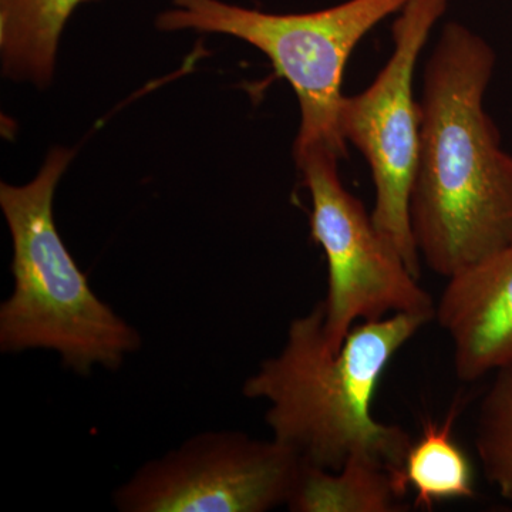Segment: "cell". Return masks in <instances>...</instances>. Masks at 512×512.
<instances>
[{"mask_svg": "<svg viewBox=\"0 0 512 512\" xmlns=\"http://www.w3.org/2000/svg\"><path fill=\"white\" fill-rule=\"evenodd\" d=\"M429 313H396L353 326L338 350L325 333L323 303L292 320L285 345L244 383L245 397L269 403L272 439L303 463L335 471L367 456L402 470L412 436L375 419L373 400L384 370L427 323Z\"/></svg>", "mask_w": 512, "mask_h": 512, "instance_id": "2", "label": "cell"}, {"mask_svg": "<svg viewBox=\"0 0 512 512\" xmlns=\"http://www.w3.org/2000/svg\"><path fill=\"white\" fill-rule=\"evenodd\" d=\"M434 319L464 383L512 367V241L447 279Z\"/></svg>", "mask_w": 512, "mask_h": 512, "instance_id": "8", "label": "cell"}, {"mask_svg": "<svg viewBox=\"0 0 512 512\" xmlns=\"http://www.w3.org/2000/svg\"><path fill=\"white\" fill-rule=\"evenodd\" d=\"M73 157L53 148L29 184L0 185L15 282L0 305V350H53L66 369L86 376L94 366L119 370L141 336L94 293L57 231L53 201Z\"/></svg>", "mask_w": 512, "mask_h": 512, "instance_id": "3", "label": "cell"}, {"mask_svg": "<svg viewBox=\"0 0 512 512\" xmlns=\"http://www.w3.org/2000/svg\"><path fill=\"white\" fill-rule=\"evenodd\" d=\"M409 0H346L309 13L276 15L221 0H171L157 28L165 32L220 33L256 47L291 84L301 109L293 151L328 147L343 158L348 144L339 131L346 64L363 37Z\"/></svg>", "mask_w": 512, "mask_h": 512, "instance_id": "4", "label": "cell"}, {"mask_svg": "<svg viewBox=\"0 0 512 512\" xmlns=\"http://www.w3.org/2000/svg\"><path fill=\"white\" fill-rule=\"evenodd\" d=\"M478 460L488 483L512 501V367L495 372L478 413Z\"/></svg>", "mask_w": 512, "mask_h": 512, "instance_id": "12", "label": "cell"}, {"mask_svg": "<svg viewBox=\"0 0 512 512\" xmlns=\"http://www.w3.org/2000/svg\"><path fill=\"white\" fill-rule=\"evenodd\" d=\"M495 63L484 37L448 22L424 67L410 221L447 279L512 241V154L484 107Z\"/></svg>", "mask_w": 512, "mask_h": 512, "instance_id": "1", "label": "cell"}, {"mask_svg": "<svg viewBox=\"0 0 512 512\" xmlns=\"http://www.w3.org/2000/svg\"><path fill=\"white\" fill-rule=\"evenodd\" d=\"M448 0H409L394 20L393 50L375 80L339 109L340 136L362 154L375 185L372 218L377 231L420 278L421 256L413 237L410 198L420 150V103L414 74Z\"/></svg>", "mask_w": 512, "mask_h": 512, "instance_id": "6", "label": "cell"}, {"mask_svg": "<svg viewBox=\"0 0 512 512\" xmlns=\"http://www.w3.org/2000/svg\"><path fill=\"white\" fill-rule=\"evenodd\" d=\"M302 468L275 439L207 431L138 468L113 503L121 512H266L288 504Z\"/></svg>", "mask_w": 512, "mask_h": 512, "instance_id": "7", "label": "cell"}, {"mask_svg": "<svg viewBox=\"0 0 512 512\" xmlns=\"http://www.w3.org/2000/svg\"><path fill=\"white\" fill-rule=\"evenodd\" d=\"M302 183L311 195V237L328 264L323 303L325 333L338 350L353 326L396 313H436L403 256L377 231L372 214L343 185V157L328 147L293 151Z\"/></svg>", "mask_w": 512, "mask_h": 512, "instance_id": "5", "label": "cell"}, {"mask_svg": "<svg viewBox=\"0 0 512 512\" xmlns=\"http://www.w3.org/2000/svg\"><path fill=\"white\" fill-rule=\"evenodd\" d=\"M96 0H0V55L9 79L46 87L67 20Z\"/></svg>", "mask_w": 512, "mask_h": 512, "instance_id": "10", "label": "cell"}, {"mask_svg": "<svg viewBox=\"0 0 512 512\" xmlns=\"http://www.w3.org/2000/svg\"><path fill=\"white\" fill-rule=\"evenodd\" d=\"M407 493L400 471L357 456L335 471L303 463L286 507L292 512H399L407 510Z\"/></svg>", "mask_w": 512, "mask_h": 512, "instance_id": "9", "label": "cell"}, {"mask_svg": "<svg viewBox=\"0 0 512 512\" xmlns=\"http://www.w3.org/2000/svg\"><path fill=\"white\" fill-rule=\"evenodd\" d=\"M457 414L454 403L443 421L427 420L407 451L400 477L414 493V507L431 510L437 503L476 497L470 458L454 439Z\"/></svg>", "mask_w": 512, "mask_h": 512, "instance_id": "11", "label": "cell"}]
</instances>
